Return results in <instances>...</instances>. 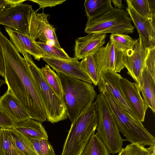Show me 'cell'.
I'll use <instances>...</instances> for the list:
<instances>
[{
  "label": "cell",
  "mask_w": 155,
  "mask_h": 155,
  "mask_svg": "<svg viewBox=\"0 0 155 155\" xmlns=\"http://www.w3.org/2000/svg\"><path fill=\"white\" fill-rule=\"evenodd\" d=\"M0 51L5 66L8 89L20 102L32 119L47 120L43 102L26 61L13 44L0 32Z\"/></svg>",
  "instance_id": "1"
},
{
  "label": "cell",
  "mask_w": 155,
  "mask_h": 155,
  "mask_svg": "<svg viewBox=\"0 0 155 155\" xmlns=\"http://www.w3.org/2000/svg\"><path fill=\"white\" fill-rule=\"evenodd\" d=\"M62 86L64 102L71 124L94 102L97 93L92 84L57 72Z\"/></svg>",
  "instance_id": "2"
},
{
  "label": "cell",
  "mask_w": 155,
  "mask_h": 155,
  "mask_svg": "<svg viewBox=\"0 0 155 155\" xmlns=\"http://www.w3.org/2000/svg\"><path fill=\"white\" fill-rule=\"evenodd\" d=\"M98 123L95 101L71 124L61 155H81Z\"/></svg>",
  "instance_id": "3"
},
{
  "label": "cell",
  "mask_w": 155,
  "mask_h": 155,
  "mask_svg": "<svg viewBox=\"0 0 155 155\" xmlns=\"http://www.w3.org/2000/svg\"><path fill=\"white\" fill-rule=\"evenodd\" d=\"M98 87L113 114L120 132L126 137V140L145 146L155 143L154 137L144 127L142 123L129 116L106 89Z\"/></svg>",
  "instance_id": "4"
},
{
  "label": "cell",
  "mask_w": 155,
  "mask_h": 155,
  "mask_svg": "<svg viewBox=\"0 0 155 155\" xmlns=\"http://www.w3.org/2000/svg\"><path fill=\"white\" fill-rule=\"evenodd\" d=\"M21 53L37 86L44 107L47 121L54 124L67 119L68 117L63 100L56 94L46 82L40 68L35 64L31 55L25 52Z\"/></svg>",
  "instance_id": "5"
},
{
  "label": "cell",
  "mask_w": 155,
  "mask_h": 155,
  "mask_svg": "<svg viewBox=\"0 0 155 155\" xmlns=\"http://www.w3.org/2000/svg\"><path fill=\"white\" fill-rule=\"evenodd\" d=\"M98 112V123L96 130L109 153L115 154L122 148L126 140L122 138L113 114L104 95H97L95 101Z\"/></svg>",
  "instance_id": "6"
},
{
  "label": "cell",
  "mask_w": 155,
  "mask_h": 155,
  "mask_svg": "<svg viewBox=\"0 0 155 155\" xmlns=\"http://www.w3.org/2000/svg\"><path fill=\"white\" fill-rule=\"evenodd\" d=\"M131 21L127 11L113 7L98 17L87 20L84 31L87 34H132L134 27Z\"/></svg>",
  "instance_id": "7"
},
{
  "label": "cell",
  "mask_w": 155,
  "mask_h": 155,
  "mask_svg": "<svg viewBox=\"0 0 155 155\" xmlns=\"http://www.w3.org/2000/svg\"><path fill=\"white\" fill-rule=\"evenodd\" d=\"M32 9L28 22L27 35L34 41L38 39L48 45L60 48L55 28L48 21V14L38 13Z\"/></svg>",
  "instance_id": "8"
},
{
  "label": "cell",
  "mask_w": 155,
  "mask_h": 155,
  "mask_svg": "<svg viewBox=\"0 0 155 155\" xmlns=\"http://www.w3.org/2000/svg\"><path fill=\"white\" fill-rule=\"evenodd\" d=\"M32 6L21 4L0 11V24L27 35L28 22Z\"/></svg>",
  "instance_id": "9"
},
{
  "label": "cell",
  "mask_w": 155,
  "mask_h": 155,
  "mask_svg": "<svg viewBox=\"0 0 155 155\" xmlns=\"http://www.w3.org/2000/svg\"><path fill=\"white\" fill-rule=\"evenodd\" d=\"M93 56L100 76L103 70L108 69L117 73L125 68L123 52L110 40L105 46H102L94 54Z\"/></svg>",
  "instance_id": "10"
},
{
  "label": "cell",
  "mask_w": 155,
  "mask_h": 155,
  "mask_svg": "<svg viewBox=\"0 0 155 155\" xmlns=\"http://www.w3.org/2000/svg\"><path fill=\"white\" fill-rule=\"evenodd\" d=\"M149 49L143 45L140 38L135 39L132 48L123 52L124 64L127 74L137 84L144 67Z\"/></svg>",
  "instance_id": "11"
},
{
  "label": "cell",
  "mask_w": 155,
  "mask_h": 155,
  "mask_svg": "<svg viewBox=\"0 0 155 155\" xmlns=\"http://www.w3.org/2000/svg\"><path fill=\"white\" fill-rule=\"evenodd\" d=\"M100 75V79L98 86L106 89L129 116L138 120L133 113L123 93L120 84L121 76L108 69L102 70Z\"/></svg>",
  "instance_id": "12"
},
{
  "label": "cell",
  "mask_w": 155,
  "mask_h": 155,
  "mask_svg": "<svg viewBox=\"0 0 155 155\" xmlns=\"http://www.w3.org/2000/svg\"><path fill=\"white\" fill-rule=\"evenodd\" d=\"M126 1V11L137 31L143 45L149 49L155 47V18H143L136 12L128 0Z\"/></svg>",
  "instance_id": "13"
},
{
  "label": "cell",
  "mask_w": 155,
  "mask_h": 155,
  "mask_svg": "<svg viewBox=\"0 0 155 155\" xmlns=\"http://www.w3.org/2000/svg\"><path fill=\"white\" fill-rule=\"evenodd\" d=\"M120 84L124 96L133 113L137 119L142 123L148 107L141 96L138 84L122 77L120 79Z\"/></svg>",
  "instance_id": "14"
},
{
  "label": "cell",
  "mask_w": 155,
  "mask_h": 155,
  "mask_svg": "<svg viewBox=\"0 0 155 155\" xmlns=\"http://www.w3.org/2000/svg\"><path fill=\"white\" fill-rule=\"evenodd\" d=\"M107 34L89 33L76 39L74 47V57L82 59L87 56L94 54L106 43Z\"/></svg>",
  "instance_id": "15"
},
{
  "label": "cell",
  "mask_w": 155,
  "mask_h": 155,
  "mask_svg": "<svg viewBox=\"0 0 155 155\" xmlns=\"http://www.w3.org/2000/svg\"><path fill=\"white\" fill-rule=\"evenodd\" d=\"M42 58L56 72L92 84L90 78L80 68V62L74 58L70 60L50 57H43Z\"/></svg>",
  "instance_id": "16"
},
{
  "label": "cell",
  "mask_w": 155,
  "mask_h": 155,
  "mask_svg": "<svg viewBox=\"0 0 155 155\" xmlns=\"http://www.w3.org/2000/svg\"><path fill=\"white\" fill-rule=\"evenodd\" d=\"M5 29L10 41L19 52L27 53L38 61L44 57V53L41 48L28 35L7 27H5Z\"/></svg>",
  "instance_id": "17"
},
{
  "label": "cell",
  "mask_w": 155,
  "mask_h": 155,
  "mask_svg": "<svg viewBox=\"0 0 155 155\" xmlns=\"http://www.w3.org/2000/svg\"><path fill=\"white\" fill-rule=\"evenodd\" d=\"M0 107L17 124L31 118L20 102L8 89L0 97Z\"/></svg>",
  "instance_id": "18"
},
{
  "label": "cell",
  "mask_w": 155,
  "mask_h": 155,
  "mask_svg": "<svg viewBox=\"0 0 155 155\" xmlns=\"http://www.w3.org/2000/svg\"><path fill=\"white\" fill-rule=\"evenodd\" d=\"M143 100L148 107L155 112V81L144 67L138 83Z\"/></svg>",
  "instance_id": "19"
},
{
  "label": "cell",
  "mask_w": 155,
  "mask_h": 155,
  "mask_svg": "<svg viewBox=\"0 0 155 155\" xmlns=\"http://www.w3.org/2000/svg\"><path fill=\"white\" fill-rule=\"evenodd\" d=\"M13 128L29 140L35 139L48 140V136L42 123L30 118L18 124Z\"/></svg>",
  "instance_id": "20"
},
{
  "label": "cell",
  "mask_w": 155,
  "mask_h": 155,
  "mask_svg": "<svg viewBox=\"0 0 155 155\" xmlns=\"http://www.w3.org/2000/svg\"><path fill=\"white\" fill-rule=\"evenodd\" d=\"M84 5L88 20L97 18L113 7L111 0H86Z\"/></svg>",
  "instance_id": "21"
},
{
  "label": "cell",
  "mask_w": 155,
  "mask_h": 155,
  "mask_svg": "<svg viewBox=\"0 0 155 155\" xmlns=\"http://www.w3.org/2000/svg\"><path fill=\"white\" fill-rule=\"evenodd\" d=\"M1 155H20L11 129H0Z\"/></svg>",
  "instance_id": "22"
},
{
  "label": "cell",
  "mask_w": 155,
  "mask_h": 155,
  "mask_svg": "<svg viewBox=\"0 0 155 155\" xmlns=\"http://www.w3.org/2000/svg\"><path fill=\"white\" fill-rule=\"evenodd\" d=\"M40 70L46 82L56 94L62 100L63 93L60 79L54 71L48 64L42 67Z\"/></svg>",
  "instance_id": "23"
},
{
  "label": "cell",
  "mask_w": 155,
  "mask_h": 155,
  "mask_svg": "<svg viewBox=\"0 0 155 155\" xmlns=\"http://www.w3.org/2000/svg\"><path fill=\"white\" fill-rule=\"evenodd\" d=\"M94 133L91 136L81 155H110L107 148L98 133Z\"/></svg>",
  "instance_id": "24"
},
{
  "label": "cell",
  "mask_w": 155,
  "mask_h": 155,
  "mask_svg": "<svg viewBox=\"0 0 155 155\" xmlns=\"http://www.w3.org/2000/svg\"><path fill=\"white\" fill-rule=\"evenodd\" d=\"M81 69L90 78L94 85H97L100 79L98 70L94 61L93 54L84 57L80 62Z\"/></svg>",
  "instance_id": "25"
},
{
  "label": "cell",
  "mask_w": 155,
  "mask_h": 155,
  "mask_svg": "<svg viewBox=\"0 0 155 155\" xmlns=\"http://www.w3.org/2000/svg\"><path fill=\"white\" fill-rule=\"evenodd\" d=\"M10 129L13 134L17 147L21 154L38 155L30 140L14 128Z\"/></svg>",
  "instance_id": "26"
},
{
  "label": "cell",
  "mask_w": 155,
  "mask_h": 155,
  "mask_svg": "<svg viewBox=\"0 0 155 155\" xmlns=\"http://www.w3.org/2000/svg\"><path fill=\"white\" fill-rule=\"evenodd\" d=\"M118 153V155H155V143L146 147L141 144L131 143Z\"/></svg>",
  "instance_id": "27"
},
{
  "label": "cell",
  "mask_w": 155,
  "mask_h": 155,
  "mask_svg": "<svg viewBox=\"0 0 155 155\" xmlns=\"http://www.w3.org/2000/svg\"><path fill=\"white\" fill-rule=\"evenodd\" d=\"M35 42L43 52V57L53 58L65 60H70L73 58L69 57L62 48L48 45L40 41H35Z\"/></svg>",
  "instance_id": "28"
},
{
  "label": "cell",
  "mask_w": 155,
  "mask_h": 155,
  "mask_svg": "<svg viewBox=\"0 0 155 155\" xmlns=\"http://www.w3.org/2000/svg\"><path fill=\"white\" fill-rule=\"evenodd\" d=\"M110 38L115 47L123 52L131 48L135 40L129 35L121 33H111Z\"/></svg>",
  "instance_id": "29"
},
{
  "label": "cell",
  "mask_w": 155,
  "mask_h": 155,
  "mask_svg": "<svg viewBox=\"0 0 155 155\" xmlns=\"http://www.w3.org/2000/svg\"><path fill=\"white\" fill-rule=\"evenodd\" d=\"M128 0L136 12L143 18H155V14L151 10L148 0Z\"/></svg>",
  "instance_id": "30"
},
{
  "label": "cell",
  "mask_w": 155,
  "mask_h": 155,
  "mask_svg": "<svg viewBox=\"0 0 155 155\" xmlns=\"http://www.w3.org/2000/svg\"><path fill=\"white\" fill-rule=\"evenodd\" d=\"M30 140L38 155H55L52 146L48 140L33 139Z\"/></svg>",
  "instance_id": "31"
},
{
  "label": "cell",
  "mask_w": 155,
  "mask_h": 155,
  "mask_svg": "<svg viewBox=\"0 0 155 155\" xmlns=\"http://www.w3.org/2000/svg\"><path fill=\"white\" fill-rule=\"evenodd\" d=\"M155 47L149 49L144 66L155 81Z\"/></svg>",
  "instance_id": "32"
},
{
  "label": "cell",
  "mask_w": 155,
  "mask_h": 155,
  "mask_svg": "<svg viewBox=\"0 0 155 155\" xmlns=\"http://www.w3.org/2000/svg\"><path fill=\"white\" fill-rule=\"evenodd\" d=\"M17 124L0 107V127L10 129L13 128Z\"/></svg>",
  "instance_id": "33"
},
{
  "label": "cell",
  "mask_w": 155,
  "mask_h": 155,
  "mask_svg": "<svg viewBox=\"0 0 155 155\" xmlns=\"http://www.w3.org/2000/svg\"><path fill=\"white\" fill-rule=\"evenodd\" d=\"M30 1L37 4L40 9H44L47 7H52L61 4L65 2L66 0H32Z\"/></svg>",
  "instance_id": "34"
},
{
  "label": "cell",
  "mask_w": 155,
  "mask_h": 155,
  "mask_svg": "<svg viewBox=\"0 0 155 155\" xmlns=\"http://www.w3.org/2000/svg\"><path fill=\"white\" fill-rule=\"evenodd\" d=\"M25 0H0V8L9 7L22 4Z\"/></svg>",
  "instance_id": "35"
},
{
  "label": "cell",
  "mask_w": 155,
  "mask_h": 155,
  "mask_svg": "<svg viewBox=\"0 0 155 155\" xmlns=\"http://www.w3.org/2000/svg\"><path fill=\"white\" fill-rule=\"evenodd\" d=\"M0 74L4 78L5 75V69L2 54L0 51Z\"/></svg>",
  "instance_id": "36"
},
{
  "label": "cell",
  "mask_w": 155,
  "mask_h": 155,
  "mask_svg": "<svg viewBox=\"0 0 155 155\" xmlns=\"http://www.w3.org/2000/svg\"><path fill=\"white\" fill-rule=\"evenodd\" d=\"M111 1L115 8L123 9L125 7V5L122 3V0H112Z\"/></svg>",
  "instance_id": "37"
},
{
  "label": "cell",
  "mask_w": 155,
  "mask_h": 155,
  "mask_svg": "<svg viewBox=\"0 0 155 155\" xmlns=\"http://www.w3.org/2000/svg\"><path fill=\"white\" fill-rule=\"evenodd\" d=\"M148 1L151 10L155 14V0H148Z\"/></svg>",
  "instance_id": "38"
},
{
  "label": "cell",
  "mask_w": 155,
  "mask_h": 155,
  "mask_svg": "<svg viewBox=\"0 0 155 155\" xmlns=\"http://www.w3.org/2000/svg\"><path fill=\"white\" fill-rule=\"evenodd\" d=\"M0 75H1L0 74ZM5 83V82L3 80L1 79L0 78V88L1 86Z\"/></svg>",
  "instance_id": "39"
},
{
  "label": "cell",
  "mask_w": 155,
  "mask_h": 155,
  "mask_svg": "<svg viewBox=\"0 0 155 155\" xmlns=\"http://www.w3.org/2000/svg\"><path fill=\"white\" fill-rule=\"evenodd\" d=\"M5 8V7H1L0 8V11L1 10H2L4 8Z\"/></svg>",
  "instance_id": "40"
},
{
  "label": "cell",
  "mask_w": 155,
  "mask_h": 155,
  "mask_svg": "<svg viewBox=\"0 0 155 155\" xmlns=\"http://www.w3.org/2000/svg\"><path fill=\"white\" fill-rule=\"evenodd\" d=\"M20 155H23V154H21Z\"/></svg>",
  "instance_id": "41"
},
{
  "label": "cell",
  "mask_w": 155,
  "mask_h": 155,
  "mask_svg": "<svg viewBox=\"0 0 155 155\" xmlns=\"http://www.w3.org/2000/svg\"><path fill=\"white\" fill-rule=\"evenodd\" d=\"M0 155H1V154H0Z\"/></svg>",
  "instance_id": "42"
}]
</instances>
